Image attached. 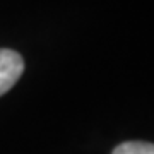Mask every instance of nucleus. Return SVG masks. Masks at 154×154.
<instances>
[{
    "mask_svg": "<svg viewBox=\"0 0 154 154\" xmlns=\"http://www.w3.org/2000/svg\"><path fill=\"white\" fill-rule=\"evenodd\" d=\"M24 70V60L14 50H0V96L19 81Z\"/></svg>",
    "mask_w": 154,
    "mask_h": 154,
    "instance_id": "obj_1",
    "label": "nucleus"
},
{
    "mask_svg": "<svg viewBox=\"0 0 154 154\" xmlns=\"http://www.w3.org/2000/svg\"><path fill=\"white\" fill-rule=\"evenodd\" d=\"M113 154H154V144L149 142H123L113 151Z\"/></svg>",
    "mask_w": 154,
    "mask_h": 154,
    "instance_id": "obj_2",
    "label": "nucleus"
}]
</instances>
